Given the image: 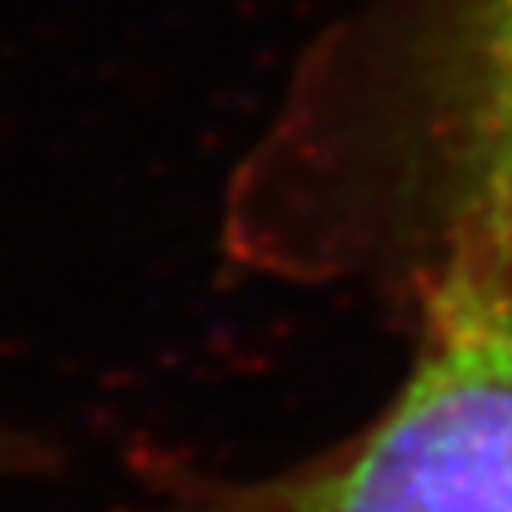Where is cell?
Listing matches in <instances>:
<instances>
[{
    "mask_svg": "<svg viewBox=\"0 0 512 512\" xmlns=\"http://www.w3.org/2000/svg\"><path fill=\"white\" fill-rule=\"evenodd\" d=\"M222 242L250 279L404 299L512 254V0H367L327 25L230 182Z\"/></svg>",
    "mask_w": 512,
    "mask_h": 512,
    "instance_id": "1",
    "label": "cell"
},
{
    "mask_svg": "<svg viewBox=\"0 0 512 512\" xmlns=\"http://www.w3.org/2000/svg\"><path fill=\"white\" fill-rule=\"evenodd\" d=\"M404 383L363 428L259 476L158 460L121 512H512V254L412 291Z\"/></svg>",
    "mask_w": 512,
    "mask_h": 512,
    "instance_id": "2",
    "label": "cell"
},
{
    "mask_svg": "<svg viewBox=\"0 0 512 512\" xmlns=\"http://www.w3.org/2000/svg\"><path fill=\"white\" fill-rule=\"evenodd\" d=\"M25 456V448L17 444V440H5V436H0V468H5V464H17Z\"/></svg>",
    "mask_w": 512,
    "mask_h": 512,
    "instance_id": "3",
    "label": "cell"
}]
</instances>
